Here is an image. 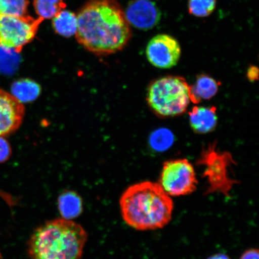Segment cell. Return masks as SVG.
I'll use <instances>...</instances> for the list:
<instances>
[{
    "label": "cell",
    "mask_w": 259,
    "mask_h": 259,
    "mask_svg": "<svg viewBox=\"0 0 259 259\" xmlns=\"http://www.w3.org/2000/svg\"><path fill=\"white\" fill-rule=\"evenodd\" d=\"M76 16L77 41L97 56L118 53L131 40V25L116 0H88Z\"/></svg>",
    "instance_id": "obj_1"
},
{
    "label": "cell",
    "mask_w": 259,
    "mask_h": 259,
    "mask_svg": "<svg viewBox=\"0 0 259 259\" xmlns=\"http://www.w3.org/2000/svg\"><path fill=\"white\" fill-rule=\"evenodd\" d=\"M119 206L126 224L142 231L163 228L170 222L174 209L171 197L159 184L151 181L128 187L120 197Z\"/></svg>",
    "instance_id": "obj_2"
},
{
    "label": "cell",
    "mask_w": 259,
    "mask_h": 259,
    "mask_svg": "<svg viewBox=\"0 0 259 259\" xmlns=\"http://www.w3.org/2000/svg\"><path fill=\"white\" fill-rule=\"evenodd\" d=\"M88 235L72 220L57 219L35 229L28 243L30 259H81Z\"/></svg>",
    "instance_id": "obj_3"
},
{
    "label": "cell",
    "mask_w": 259,
    "mask_h": 259,
    "mask_svg": "<svg viewBox=\"0 0 259 259\" xmlns=\"http://www.w3.org/2000/svg\"><path fill=\"white\" fill-rule=\"evenodd\" d=\"M147 102L151 109L162 117L183 114L192 102L191 86L183 77H160L149 87Z\"/></svg>",
    "instance_id": "obj_4"
},
{
    "label": "cell",
    "mask_w": 259,
    "mask_h": 259,
    "mask_svg": "<svg viewBox=\"0 0 259 259\" xmlns=\"http://www.w3.org/2000/svg\"><path fill=\"white\" fill-rule=\"evenodd\" d=\"M44 21L28 15H0V47L21 53L34 40Z\"/></svg>",
    "instance_id": "obj_5"
},
{
    "label": "cell",
    "mask_w": 259,
    "mask_h": 259,
    "mask_svg": "<svg viewBox=\"0 0 259 259\" xmlns=\"http://www.w3.org/2000/svg\"><path fill=\"white\" fill-rule=\"evenodd\" d=\"M158 184L170 197L192 193L196 190L197 184L193 165L186 159L165 162Z\"/></svg>",
    "instance_id": "obj_6"
},
{
    "label": "cell",
    "mask_w": 259,
    "mask_h": 259,
    "mask_svg": "<svg viewBox=\"0 0 259 259\" xmlns=\"http://www.w3.org/2000/svg\"><path fill=\"white\" fill-rule=\"evenodd\" d=\"M181 55L179 42L171 35L161 34L149 41L146 56L153 66L167 69L176 66Z\"/></svg>",
    "instance_id": "obj_7"
},
{
    "label": "cell",
    "mask_w": 259,
    "mask_h": 259,
    "mask_svg": "<svg viewBox=\"0 0 259 259\" xmlns=\"http://www.w3.org/2000/svg\"><path fill=\"white\" fill-rule=\"evenodd\" d=\"M23 103L0 89V137H7L20 127L25 116Z\"/></svg>",
    "instance_id": "obj_8"
},
{
    "label": "cell",
    "mask_w": 259,
    "mask_h": 259,
    "mask_svg": "<svg viewBox=\"0 0 259 259\" xmlns=\"http://www.w3.org/2000/svg\"><path fill=\"white\" fill-rule=\"evenodd\" d=\"M126 19L131 25L140 30H150L157 25L160 12L151 0H133L125 12Z\"/></svg>",
    "instance_id": "obj_9"
},
{
    "label": "cell",
    "mask_w": 259,
    "mask_h": 259,
    "mask_svg": "<svg viewBox=\"0 0 259 259\" xmlns=\"http://www.w3.org/2000/svg\"><path fill=\"white\" fill-rule=\"evenodd\" d=\"M215 159H213L212 165L210 164L208 170L206 171L208 177L209 189L208 193L220 192L228 196L235 181L229 179L227 173L225 164H221L223 158L221 155L214 153Z\"/></svg>",
    "instance_id": "obj_10"
},
{
    "label": "cell",
    "mask_w": 259,
    "mask_h": 259,
    "mask_svg": "<svg viewBox=\"0 0 259 259\" xmlns=\"http://www.w3.org/2000/svg\"><path fill=\"white\" fill-rule=\"evenodd\" d=\"M191 127L199 134H208L218 124V115L214 107L195 106L189 113Z\"/></svg>",
    "instance_id": "obj_11"
},
{
    "label": "cell",
    "mask_w": 259,
    "mask_h": 259,
    "mask_svg": "<svg viewBox=\"0 0 259 259\" xmlns=\"http://www.w3.org/2000/svg\"><path fill=\"white\" fill-rule=\"evenodd\" d=\"M58 208L63 219L72 220L79 216L82 212V199L77 193L66 191L58 197Z\"/></svg>",
    "instance_id": "obj_12"
},
{
    "label": "cell",
    "mask_w": 259,
    "mask_h": 259,
    "mask_svg": "<svg viewBox=\"0 0 259 259\" xmlns=\"http://www.w3.org/2000/svg\"><path fill=\"white\" fill-rule=\"evenodd\" d=\"M220 83L207 74H200L197 77L195 83L191 86L192 102L198 103L202 100L212 98L218 93Z\"/></svg>",
    "instance_id": "obj_13"
},
{
    "label": "cell",
    "mask_w": 259,
    "mask_h": 259,
    "mask_svg": "<svg viewBox=\"0 0 259 259\" xmlns=\"http://www.w3.org/2000/svg\"><path fill=\"white\" fill-rule=\"evenodd\" d=\"M40 92V85L30 79L16 80L11 85V95L22 103L34 101L39 96Z\"/></svg>",
    "instance_id": "obj_14"
},
{
    "label": "cell",
    "mask_w": 259,
    "mask_h": 259,
    "mask_svg": "<svg viewBox=\"0 0 259 259\" xmlns=\"http://www.w3.org/2000/svg\"><path fill=\"white\" fill-rule=\"evenodd\" d=\"M53 19V27L57 34L65 37L75 35L77 21L76 15L73 12L64 9Z\"/></svg>",
    "instance_id": "obj_15"
},
{
    "label": "cell",
    "mask_w": 259,
    "mask_h": 259,
    "mask_svg": "<svg viewBox=\"0 0 259 259\" xmlns=\"http://www.w3.org/2000/svg\"><path fill=\"white\" fill-rule=\"evenodd\" d=\"M33 6L38 18L53 19L66 8L64 0H33Z\"/></svg>",
    "instance_id": "obj_16"
},
{
    "label": "cell",
    "mask_w": 259,
    "mask_h": 259,
    "mask_svg": "<svg viewBox=\"0 0 259 259\" xmlns=\"http://www.w3.org/2000/svg\"><path fill=\"white\" fill-rule=\"evenodd\" d=\"M29 0H0V15H27Z\"/></svg>",
    "instance_id": "obj_17"
},
{
    "label": "cell",
    "mask_w": 259,
    "mask_h": 259,
    "mask_svg": "<svg viewBox=\"0 0 259 259\" xmlns=\"http://www.w3.org/2000/svg\"><path fill=\"white\" fill-rule=\"evenodd\" d=\"M216 5L217 0H189L188 10L196 17L206 18L215 11Z\"/></svg>",
    "instance_id": "obj_18"
},
{
    "label": "cell",
    "mask_w": 259,
    "mask_h": 259,
    "mask_svg": "<svg viewBox=\"0 0 259 259\" xmlns=\"http://www.w3.org/2000/svg\"><path fill=\"white\" fill-rule=\"evenodd\" d=\"M16 54L14 51L0 47V73L11 74L15 72L19 64Z\"/></svg>",
    "instance_id": "obj_19"
},
{
    "label": "cell",
    "mask_w": 259,
    "mask_h": 259,
    "mask_svg": "<svg viewBox=\"0 0 259 259\" xmlns=\"http://www.w3.org/2000/svg\"><path fill=\"white\" fill-rule=\"evenodd\" d=\"M172 134L166 129H161L155 132L151 138V145L155 150H166L172 144Z\"/></svg>",
    "instance_id": "obj_20"
},
{
    "label": "cell",
    "mask_w": 259,
    "mask_h": 259,
    "mask_svg": "<svg viewBox=\"0 0 259 259\" xmlns=\"http://www.w3.org/2000/svg\"><path fill=\"white\" fill-rule=\"evenodd\" d=\"M11 155V145L5 138L0 137V163L8 160Z\"/></svg>",
    "instance_id": "obj_21"
},
{
    "label": "cell",
    "mask_w": 259,
    "mask_h": 259,
    "mask_svg": "<svg viewBox=\"0 0 259 259\" xmlns=\"http://www.w3.org/2000/svg\"><path fill=\"white\" fill-rule=\"evenodd\" d=\"M240 259H259L258 250L254 248L249 249L242 254Z\"/></svg>",
    "instance_id": "obj_22"
},
{
    "label": "cell",
    "mask_w": 259,
    "mask_h": 259,
    "mask_svg": "<svg viewBox=\"0 0 259 259\" xmlns=\"http://www.w3.org/2000/svg\"><path fill=\"white\" fill-rule=\"evenodd\" d=\"M247 77L251 82H254V81L257 80L258 77V68L254 66L249 67L247 70Z\"/></svg>",
    "instance_id": "obj_23"
},
{
    "label": "cell",
    "mask_w": 259,
    "mask_h": 259,
    "mask_svg": "<svg viewBox=\"0 0 259 259\" xmlns=\"http://www.w3.org/2000/svg\"><path fill=\"white\" fill-rule=\"evenodd\" d=\"M208 259H231L228 256V255L223 254V253H219L215 254L210 256Z\"/></svg>",
    "instance_id": "obj_24"
},
{
    "label": "cell",
    "mask_w": 259,
    "mask_h": 259,
    "mask_svg": "<svg viewBox=\"0 0 259 259\" xmlns=\"http://www.w3.org/2000/svg\"><path fill=\"white\" fill-rule=\"evenodd\" d=\"M0 259H2V254L0 253Z\"/></svg>",
    "instance_id": "obj_25"
}]
</instances>
